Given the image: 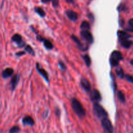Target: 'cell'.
<instances>
[{"label":"cell","mask_w":133,"mask_h":133,"mask_svg":"<svg viewBox=\"0 0 133 133\" xmlns=\"http://www.w3.org/2000/svg\"><path fill=\"white\" fill-rule=\"evenodd\" d=\"M71 107H72L73 110L75 113V114L79 117L80 118H83L86 115V111L83 108V105L79 101L75 98H73L71 99Z\"/></svg>","instance_id":"obj_1"},{"label":"cell","mask_w":133,"mask_h":133,"mask_svg":"<svg viewBox=\"0 0 133 133\" xmlns=\"http://www.w3.org/2000/svg\"><path fill=\"white\" fill-rule=\"evenodd\" d=\"M93 109L95 115L97 117H99V118L103 119L104 117H107L108 116L107 112L98 102H94Z\"/></svg>","instance_id":"obj_2"},{"label":"cell","mask_w":133,"mask_h":133,"mask_svg":"<svg viewBox=\"0 0 133 133\" xmlns=\"http://www.w3.org/2000/svg\"><path fill=\"white\" fill-rule=\"evenodd\" d=\"M123 59V56L119 51L115 50L112 53L110 58V65L112 66H117L121 60Z\"/></svg>","instance_id":"obj_3"},{"label":"cell","mask_w":133,"mask_h":133,"mask_svg":"<svg viewBox=\"0 0 133 133\" xmlns=\"http://www.w3.org/2000/svg\"><path fill=\"white\" fill-rule=\"evenodd\" d=\"M101 125L106 133H114V127L109 119L104 117L101 119Z\"/></svg>","instance_id":"obj_4"},{"label":"cell","mask_w":133,"mask_h":133,"mask_svg":"<svg viewBox=\"0 0 133 133\" xmlns=\"http://www.w3.org/2000/svg\"><path fill=\"white\" fill-rule=\"evenodd\" d=\"M81 36L84 40L88 42L90 44H92L94 42V38L92 34L89 31V30H81Z\"/></svg>","instance_id":"obj_5"},{"label":"cell","mask_w":133,"mask_h":133,"mask_svg":"<svg viewBox=\"0 0 133 133\" xmlns=\"http://www.w3.org/2000/svg\"><path fill=\"white\" fill-rule=\"evenodd\" d=\"M12 40L13 42H15L19 47H23L25 46V43L22 39V36L19 34H14L12 37Z\"/></svg>","instance_id":"obj_6"},{"label":"cell","mask_w":133,"mask_h":133,"mask_svg":"<svg viewBox=\"0 0 133 133\" xmlns=\"http://www.w3.org/2000/svg\"><path fill=\"white\" fill-rule=\"evenodd\" d=\"M90 97L92 101L98 102L101 100V95L99 91L97 89H93L90 93Z\"/></svg>","instance_id":"obj_7"},{"label":"cell","mask_w":133,"mask_h":133,"mask_svg":"<svg viewBox=\"0 0 133 133\" xmlns=\"http://www.w3.org/2000/svg\"><path fill=\"white\" fill-rule=\"evenodd\" d=\"M81 86L87 92L90 93L91 91V85L86 78H82L81 80Z\"/></svg>","instance_id":"obj_8"},{"label":"cell","mask_w":133,"mask_h":133,"mask_svg":"<svg viewBox=\"0 0 133 133\" xmlns=\"http://www.w3.org/2000/svg\"><path fill=\"white\" fill-rule=\"evenodd\" d=\"M71 39H72V40H74L75 43H76L77 45V46L79 47V49L81 50L82 51H85L87 49V47H86L85 46H84V44H83V43L81 42V40H79V39H78L76 36H75L74 35H72L71 36Z\"/></svg>","instance_id":"obj_9"},{"label":"cell","mask_w":133,"mask_h":133,"mask_svg":"<svg viewBox=\"0 0 133 133\" xmlns=\"http://www.w3.org/2000/svg\"><path fill=\"white\" fill-rule=\"evenodd\" d=\"M36 69H37V71L44 78V79L47 81V82H49V78H48V74L47 72V71L45 70H44V69L41 67L39 65V63H36Z\"/></svg>","instance_id":"obj_10"},{"label":"cell","mask_w":133,"mask_h":133,"mask_svg":"<svg viewBox=\"0 0 133 133\" xmlns=\"http://www.w3.org/2000/svg\"><path fill=\"white\" fill-rule=\"evenodd\" d=\"M19 80V74H15L14 76L12 78L11 81H10V86H11L12 91H14L16 87L17 84L18 83Z\"/></svg>","instance_id":"obj_11"},{"label":"cell","mask_w":133,"mask_h":133,"mask_svg":"<svg viewBox=\"0 0 133 133\" xmlns=\"http://www.w3.org/2000/svg\"><path fill=\"white\" fill-rule=\"evenodd\" d=\"M119 43L123 48H129L132 46L133 41L129 39H119Z\"/></svg>","instance_id":"obj_12"},{"label":"cell","mask_w":133,"mask_h":133,"mask_svg":"<svg viewBox=\"0 0 133 133\" xmlns=\"http://www.w3.org/2000/svg\"><path fill=\"white\" fill-rule=\"evenodd\" d=\"M22 123L24 125H29V126H32L35 124V121L32 119V117L29 116H27L24 117L22 119Z\"/></svg>","instance_id":"obj_13"},{"label":"cell","mask_w":133,"mask_h":133,"mask_svg":"<svg viewBox=\"0 0 133 133\" xmlns=\"http://www.w3.org/2000/svg\"><path fill=\"white\" fill-rule=\"evenodd\" d=\"M66 15L68 17L69 19H70L71 20L73 21H76L78 18V15L77 13H75L74 10H68L66 11Z\"/></svg>","instance_id":"obj_14"},{"label":"cell","mask_w":133,"mask_h":133,"mask_svg":"<svg viewBox=\"0 0 133 133\" xmlns=\"http://www.w3.org/2000/svg\"><path fill=\"white\" fill-rule=\"evenodd\" d=\"M13 72H14V70L11 68H6L5 70H3L2 73H1V75L3 78H7L11 76L12 75Z\"/></svg>","instance_id":"obj_15"},{"label":"cell","mask_w":133,"mask_h":133,"mask_svg":"<svg viewBox=\"0 0 133 133\" xmlns=\"http://www.w3.org/2000/svg\"><path fill=\"white\" fill-rule=\"evenodd\" d=\"M118 36L119 39H129L131 38V35L124 31H118Z\"/></svg>","instance_id":"obj_16"},{"label":"cell","mask_w":133,"mask_h":133,"mask_svg":"<svg viewBox=\"0 0 133 133\" xmlns=\"http://www.w3.org/2000/svg\"><path fill=\"white\" fill-rule=\"evenodd\" d=\"M42 41H43V43H44V46H45V48H47V49L51 50V49H52V48H53V44H52L51 42L49 41V40H47V39H43Z\"/></svg>","instance_id":"obj_17"},{"label":"cell","mask_w":133,"mask_h":133,"mask_svg":"<svg viewBox=\"0 0 133 133\" xmlns=\"http://www.w3.org/2000/svg\"><path fill=\"white\" fill-rule=\"evenodd\" d=\"M117 96H118V100L124 103L125 102V94L123 93L122 91H118L117 93Z\"/></svg>","instance_id":"obj_18"},{"label":"cell","mask_w":133,"mask_h":133,"mask_svg":"<svg viewBox=\"0 0 133 133\" xmlns=\"http://www.w3.org/2000/svg\"><path fill=\"white\" fill-rule=\"evenodd\" d=\"M116 73L117 76L119 77V78H124V72H123V69L121 67H119V66H118L116 69Z\"/></svg>","instance_id":"obj_19"},{"label":"cell","mask_w":133,"mask_h":133,"mask_svg":"<svg viewBox=\"0 0 133 133\" xmlns=\"http://www.w3.org/2000/svg\"><path fill=\"white\" fill-rule=\"evenodd\" d=\"M81 29L82 30H89L90 29V23L87 21H83L81 25Z\"/></svg>","instance_id":"obj_20"},{"label":"cell","mask_w":133,"mask_h":133,"mask_svg":"<svg viewBox=\"0 0 133 133\" xmlns=\"http://www.w3.org/2000/svg\"><path fill=\"white\" fill-rule=\"evenodd\" d=\"M35 10L37 14H38L39 16H40L41 17H44L45 16V13L43 9H42L41 7H35Z\"/></svg>","instance_id":"obj_21"},{"label":"cell","mask_w":133,"mask_h":133,"mask_svg":"<svg viewBox=\"0 0 133 133\" xmlns=\"http://www.w3.org/2000/svg\"><path fill=\"white\" fill-rule=\"evenodd\" d=\"M83 59H84V62H85L87 66H88V67H89L91 65V63H92L90 56H88V55H84V56H83Z\"/></svg>","instance_id":"obj_22"},{"label":"cell","mask_w":133,"mask_h":133,"mask_svg":"<svg viewBox=\"0 0 133 133\" xmlns=\"http://www.w3.org/2000/svg\"><path fill=\"white\" fill-rule=\"evenodd\" d=\"M25 50L27 52H28L29 54L32 55V56H34L35 55V51H34V50L32 49V48L30 45H26L25 46Z\"/></svg>","instance_id":"obj_23"},{"label":"cell","mask_w":133,"mask_h":133,"mask_svg":"<svg viewBox=\"0 0 133 133\" xmlns=\"http://www.w3.org/2000/svg\"><path fill=\"white\" fill-rule=\"evenodd\" d=\"M20 131V129L18 126H14L9 130V133H18Z\"/></svg>","instance_id":"obj_24"},{"label":"cell","mask_w":133,"mask_h":133,"mask_svg":"<svg viewBox=\"0 0 133 133\" xmlns=\"http://www.w3.org/2000/svg\"><path fill=\"white\" fill-rule=\"evenodd\" d=\"M125 78L127 80V81H128L130 83H133V76L132 75H130V74H126L125 76Z\"/></svg>","instance_id":"obj_25"},{"label":"cell","mask_w":133,"mask_h":133,"mask_svg":"<svg viewBox=\"0 0 133 133\" xmlns=\"http://www.w3.org/2000/svg\"><path fill=\"white\" fill-rule=\"evenodd\" d=\"M58 65H59L60 68H61V69L62 70V71H66V65H65V64L62 61H60L59 63H58Z\"/></svg>","instance_id":"obj_26"},{"label":"cell","mask_w":133,"mask_h":133,"mask_svg":"<svg viewBox=\"0 0 133 133\" xmlns=\"http://www.w3.org/2000/svg\"><path fill=\"white\" fill-rule=\"evenodd\" d=\"M59 4V0H52V5L54 7H57Z\"/></svg>","instance_id":"obj_27"},{"label":"cell","mask_w":133,"mask_h":133,"mask_svg":"<svg viewBox=\"0 0 133 133\" xmlns=\"http://www.w3.org/2000/svg\"><path fill=\"white\" fill-rule=\"evenodd\" d=\"M118 10H119V11H121V10H125V6L124 5H123V4H121V5L118 7Z\"/></svg>","instance_id":"obj_28"},{"label":"cell","mask_w":133,"mask_h":133,"mask_svg":"<svg viewBox=\"0 0 133 133\" xmlns=\"http://www.w3.org/2000/svg\"><path fill=\"white\" fill-rule=\"evenodd\" d=\"M60 113H61V111L58 108H56L55 109V114L57 117H59L60 116Z\"/></svg>","instance_id":"obj_29"},{"label":"cell","mask_w":133,"mask_h":133,"mask_svg":"<svg viewBox=\"0 0 133 133\" xmlns=\"http://www.w3.org/2000/svg\"><path fill=\"white\" fill-rule=\"evenodd\" d=\"M25 53V52H19L16 53V55L17 56H22V55H24Z\"/></svg>","instance_id":"obj_30"},{"label":"cell","mask_w":133,"mask_h":133,"mask_svg":"<svg viewBox=\"0 0 133 133\" xmlns=\"http://www.w3.org/2000/svg\"><path fill=\"white\" fill-rule=\"evenodd\" d=\"M129 24L130 25L131 27H133V18H131V19H130L129 20Z\"/></svg>","instance_id":"obj_31"},{"label":"cell","mask_w":133,"mask_h":133,"mask_svg":"<svg viewBox=\"0 0 133 133\" xmlns=\"http://www.w3.org/2000/svg\"><path fill=\"white\" fill-rule=\"evenodd\" d=\"M88 18H89L92 21H94V15L92 14H88Z\"/></svg>","instance_id":"obj_32"},{"label":"cell","mask_w":133,"mask_h":133,"mask_svg":"<svg viewBox=\"0 0 133 133\" xmlns=\"http://www.w3.org/2000/svg\"><path fill=\"white\" fill-rule=\"evenodd\" d=\"M126 30L128 31H131V32H133V27H129V28L126 29Z\"/></svg>","instance_id":"obj_33"},{"label":"cell","mask_w":133,"mask_h":133,"mask_svg":"<svg viewBox=\"0 0 133 133\" xmlns=\"http://www.w3.org/2000/svg\"><path fill=\"white\" fill-rule=\"evenodd\" d=\"M42 2L44 3H48L49 2V1H52V0H41Z\"/></svg>","instance_id":"obj_34"},{"label":"cell","mask_w":133,"mask_h":133,"mask_svg":"<svg viewBox=\"0 0 133 133\" xmlns=\"http://www.w3.org/2000/svg\"><path fill=\"white\" fill-rule=\"evenodd\" d=\"M66 1L68 3H74V0H66Z\"/></svg>","instance_id":"obj_35"},{"label":"cell","mask_w":133,"mask_h":133,"mask_svg":"<svg viewBox=\"0 0 133 133\" xmlns=\"http://www.w3.org/2000/svg\"><path fill=\"white\" fill-rule=\"evenodd\" d=\"M130 63H131V65H132V66H133V59H132L131 60V61H130Z\"/></svg>","instance_id":"obj_36"}]
</instances>
